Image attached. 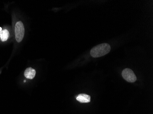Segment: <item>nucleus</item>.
I'll return each mask as SVG.
<instances>
[{
    "mask_svg": "<svg viewBox=\"0 0 153 114\" xmlns=\"http://www.w3.org/2000/svg\"><path fill=\"white\" fill-rule=\"evenodd\" d=\"M36 71L33 68L29 67L24 71V74L26 78L29 79H33L35 77Z\"/></svg>",
    "mask_w": 153,
    "mask_h": 114,
    "instance_id": "20e7f679",
    "label": "nucleus"
},
{
    "mask_svg": "<svg viewBox=\"0 0 153 114\" xmlns=\"http://www.w3.org/2000/svg\"><path fill=\"white\" fill-rule=\"evenodd\" d=\"M111 46L107 43L95 46L91 49L90 55L93 58H99L108 54L111 51Z\"/></svg>",
    "mask_w": 153,
    "mask_h": 114,
    "instance_id": "f257e3e1",
    "label": "nucleus"
},
{
    "mask_svg": "<svg viewBox=\"0 0 153 114\" xmlns=\"http://www.w3.org/2000/svg\"><path fill=\"white\" fill-rule=\"evenodd\" d=\"M9 36V33L8 30L4 29L0 33V38L1 41L5 42L8 40Z\"/></svg>",
    "mask_w": 153,
    "mask_h": 114,
    "instance_id": "423d86ee",
    "label": "nucleus"
},
{
    "mask_svg": "<svg viewBox=\"0 0 153 114\" xmlns=\"http://www.w3.org/2000/svg\"><path fill=\"white\" fill-rule=\"evenodd\" d=\"M90 96L85 94H81L78 95L77 100L82 103H86L90 101Z\"/></svg>",
    "mask_w": 153,
    "mask_h": 114,
    "instance_id": "39448f33",
    "label": "nucleus"
},
{
    "mask_svg": "<svg viewBox=\"0 0 153 114\" xmlns=\"http://www.w3.org/2000/svg\"><path fill=\"white\" fill-rule=\"evenodd\" d=\"M0 33H1V32H0Z\"/></svg>",
    "mask_w": 153,
    "mask_h": 114,
    "instance_id": "6e6552de",
    "label": "nucleus"
},
{
    "mask_svg": "<svg viewBox=\"0 0 153 114\" xmlns=\"http://www.w3.org/2000/svg\"><path fill=\"white\" fill-rule=\"evenodd\" d=\"M25 29L24 26L22 22L19 21L16 23L15 28V38L18 42H21L24 37Z\"/></svg>",
    "mask_w": 153,
    "mask_h": 114,
    "instance_id": "f03ea898",
    "label": "nucleus"
},
{
    "mask_svg": "<svg viewBox=\"0 0 153 114\" xmlns=\"http://www.w3.org/2000/svg\"><path fill=\"white\" fill-rule=\"evenodd\" d=\"M2 31V28H1V27H0V32H1Z\"/></svg>",
    "mask_w": 153,
    "mask_h": 114,
    "instance_id": "0eeeda50",
    "label": "nucleus"
},
{
    "mask_svg": "<svg viewBox=\"0 0 153 114\" xmlns=\"http://www.w3.org/2000/svg\"><path fill=\"white\" fill-rule=\"evenodd\" d=\"M123 78L127 81L130 83H133L137 80V77L133 71L131 69L126 68L123 70L122 73Z\"/></svg>",
    "mask_w": 153,
    "mask_h": 114,
    "instance_id": "7ed1b4c3",
    "label": "nucleus"
}]
</instances>
